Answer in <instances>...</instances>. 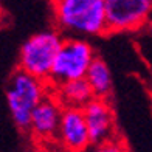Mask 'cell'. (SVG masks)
I'll return each mask as SVG.
<instances>
[{
    "instance_id": "1",
    "label": "cell",
    "mask_w": 152,
    "mask_h": 152,
    "mask_svg": "<svg viewBox=\"0 0 152 152\" xmlns=\"http://www.w3.org/2000/svg\"><path fill=\"white\" fill-rule=\"evenodd\" d=\"M51 5L61 34L82 39L107 33L106 0H51Z\"/></svg>"
},
{
    "instance_id": "2",
    "label": "cell",
    "mask_w": 152,
    "mask_h": 152,
    "mask_svg": "<svg viewBox=\"0 0 152 152\" xmlns=\"http://www.w3.org/2000/svg\"><path fill=\"white\" fill-rule=\"evenodd\" d=\"M48 82L17 70L11 76L6 88V102L12 121L20 130H28L33 110L48 95Z\"/></svg>"
},
{
    "instance_id": "3",
    "label": "cell",
    "mask_w": 152,
    "mask_h": 152,
    "mask_svg": "<svg viewBox=\"0 0 152 152\" xmlns=\"http://www.w3.org/2000/svg\"><path fill=\"white\" fill-rule=\"evenodd\" d=\"M64 37L56 30H45L26 39L19 53V70L48 82Z\"/></svg>"
},
{
    "instance_id": "4",
    "label": "cell",
    "mask_w": 152,
    "mask_h": 152,
    "mask_svg": "<svg viewBox=\"0 0 152 152\" xmlns=\"http://www.w3.org/2000/svg\"><path fill=\"white\" fill-rule=\"evenodd\" d=\"M93 47L81 37H67L54 61L48 86L56 87L78 79H86L88 67L95 59Z\"/></svg>"
},
{
    "instance_id": "5",
    "label": "cell",
    "mask_w": 152,
    "mask_h": 152,
    "mask_svg": "<svg viewBox=\"0 0 152 152\" xmlns=\"http://www.w3.org/2000/svg\"><path fill=\"white\" fill-rule=\"evenodd\" d=\"M107 33L135 31L152 22V0H106Z\"/></svg>"
},
{
    "instance_id": "6",
    "label": "cell",
    "mask_w": 152,
    "mask_h": 152,
    "mask_svg": "<svg viewBox=\"0 0 152 152\" xmlns=\"http://www.w3.org/2000/svg\"><path fill=\"white\" fill-rule=\"evenodd\" d=\"M58 144L67 152H87L92 144L84 110L78 107H64L56 135Z\"/></svg>"
},
{
    "instance_id": "7",
    "label": "cell",
    "mask_w": 152,
    "mask_h": 152,
    "mask_svg": "<svg viewBox=\"0 0 152 152\" xmlns=\"http://www.w3.org/2000/svg\"><path fill=\"white\" fill-rule=\"evenodd\" d=\"M62 104L58 101L54 95L48 93L45 98L39 102V106L33 110L31 123L28 132L40 143H47L56 140L61 115H62Z\"/></svg>"
},
{
    "instance_id": "8",
    "label": "cell",
    "mask_w": 152,
    "mask_h": 152,
    "mask_svg": "<svg viewBox=\"0 0 152 152\" xmlns=\"http://www.w3.org/2000/svg\"><path fill=\"white\" fill-rule=\"evenodd\" d=\"M82 110H84L92 144L98 146V144H102L115 138L113 113L107 99L93 98Z\"/></svg>"
},
{
    "instance_id": "9",
    "label": "cell",
    "mask_w": 152,
    "mask_h": 152,
    "mask_svg": "<svg viewBox=\"0 0 152 152\" xmlns=\"http://www.w3.org/2000/svg\"><path fill=\"white\" fill-rule=\"evenodd\" d=\"M54 90V96L62 104V107H78L84 109L95 96L88 82L86 79L70 81L65 84H61L56 87H51Z\"/></svg>"
},
{
    "instance_id": "10",
    "label": "cell",
    "mask_w": 152,
    "mask_h": 152,
    "mask_svg": "<svg viewBox=\"0 0 152 152\" xmlns=\"http://www.w3.org/2000/svg\"><path fill=\"white\" fill-rule=\"evenodd\" d=\"M86 81L88 82L93 96L99 99H107L112 90V73L107 64L101 58L96 56L88 67V72L86 75Z\"/></svg>"
},
{
    "instance_id": "11",
    "label": "cell",
    "mask_w": 152,
    "mask_h": 152,
    "mask_svg": "<svg viewBox=\"0 0 152 152\" xmlns=\"http://www.w3.org/2000/svg\"><path fill=\"white\" fill-rule=\"evenodd\" d=\"M87 152H127V148L121 140L118 138H112L102 144H98L93 149H88Z\"/></svg>"
},
{
    "instance_id": "12",
    "label": "cell",
    "mask_w": 152,
    "mask_h": 152,
    "mask_svg": "<svg viewBox=\"0 0 152 152\" xmlns=\"http://www.w3.org/2000/svg\"><path fill=\"white\" fill-rule=\"evenodd\" d=\"M34 152H47V151H44V149H37V151H34Z\"/></svg>"
},
{
    "instance_id": "13",
    "label": "cell",
    "mask_w": 152,
    "mask_h": 152,
    "mask_svg": "<svg viewBox=\"0 0 152 152\" xmlns=\"http://www.w3.org/2000/svg\"><path fill=\"white\" fill-rule=\"evenodd\" d=\"M59 152H67V151H62V149H61V151H59Z\"/></svg>"
},
{
    "instance_id": "14",
    "label": "cell",
    "mask_w": 152,
    "mask_h": 152,
    "mask_svg": "<svg viewBox=\"0 0 152 152\" xmlns=\"http://www.w3.org/2000/svg\"><path fill=\"white\" fill-rule=\"evenodd\" d=\"M151 23H152V22H151Z\"/></svg>"
}]
</instances>
